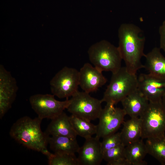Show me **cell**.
Instances as JSON below:
<instances>
[{"label": "cell", "instance_id": "3", "mask_svg": "<svg viewBox=\"0 0 165 165\" xmlns=\"http://www.w3.org/2000/svg\"><path fill=\"white\" fill-rule=\"evenodd\" d=\"M138 77L136 74L129 72L125 67L112 73L110 82L107 87L102 102L114 105L137 89Z\"/></svg>", "mask_w": 165, "mask_h": 165}, {"label": "cell", "instance_id": "24", "mask_svg": "<svg viewBox=\"0 0 165 165\" xmlns=\"http://www.w3.org/2000/svg\"><path fill=\"white\" fill-rule=\"evenodd\" d=\"M103 138L102 141L101 142V148L103 153L122 143L120 132H116Z\"/></svg>", "mask_w": 165, "mask_h": 165}, {"label": "cell", "instance_id": "9", "mask_svg": "<svg viewBox=\"0 0 165 165\" xmlns=\"http://www.w3.org/2000/svg\"><path fill=\"white\" fill-rule=\"evenodd\" d=\"M114 105L106 103L101 111L95 136L99 139L116 132L124 122L126 115L125 112L123 108L115 107Z\"/></svg>", "mask_w": 165, "mask_h": 165}, {"label": "cell", "instance_id": "18", "mask_svg": "<svg viewBox=\"0 0 165 165\" xmlns=\"http://www.w3.org/2000/svg\"><path fill=\"white\" fill-rule=\"evenodd\" d=\"M120 133L122 143L125 146L141 138L142 126L140 117H131L123 123Z\"/></svg>", "mask_w": 165, "mask_h": 165}, {"label": "cell", "instance_id": "21", "mask_svg": "<svg viewBox=\"0 0 165 165\" xmlns=\"http://www.w3.org/2000/svg\"><path fill=\"white\" fill-rule=\"evenodd\" d=\"M145 143L148 153L157 160L161 164H165V135L147 138Z\"/></svg>", "mask_w": 165, "mask_h": 165}, {"label": "cell", "instance_id": "1", "mask_svg": "<svg viewBox=\"0 0 165 165\" xmlns=\"http://www.w3.org/2000/svg\"><path fill=\"white\" fill-rule=\"evenodd\" d=\"M141 32L139 27L131 23L123 24L118 29V47L127 70L133 74H136L139 70L145 68L141 59L145 55L144 52L145 38L140 36Z\"/></svg>", "mask_w": 165, "mask_h": 165}, {"label": "cell", "instance_id": "12", "mask_svg": "<svg viewBox=\"0 0 165 165\" xmlns=\"http://www.w3.org/2000/svg\"><path fill=\"white\" fill-rule=\"evenodd\" d=\"M102 72L90 64L85 63L79 71V86L81 88L90 93L104 85L107 79Z\"/></svg>", "mask_w": 165, "mask_h": 165}, {"label": "cell", "instance_id": "7", "mask_svg": "<svg viewBox=\"0 0 165 165\" xmlns=\"http://www.w3.org/2000/svg\"><path fill=\"white\" fill-rule=\"evenodd\" d=\"M79 71L64 67L57 72L50 82L53 94L60 98L68 99L78 91Z\"/></svg>", "mask_w": 165, "mask_h": 165}, {"label": "cell", "instance_id": "17", "mask_svg": "<svg viewBox=\"0 0 165 165\" xmlns=\"http://www.w3.org/2000/svg\"><path fill=\"white\" fill-rule=\"evenodd\" d=\"M48 144L54 153L75 154L80 148L76 138L65 136H49Z\"/></svg>", "mask_w": 165, "mask_h": 165}, {"label": "cell", "instance_id": "4", "mask_svg": "<svg viewBox=\"0 0 165 165\" xmlns=\"http://www.w3.org/2000/svg\"><path fill=\"white\" fill-rule=\"evenodd\" d=\"M89 60L94 66L102 72H117L121 67L122 60L118 47L102 40L91 45L88 51Z\"/></svg>", "mask_w": 165, "mask_h": 165}, {"label": "cell", "instance_id": "10", "mask_svg": "<svg viewBox=\"0 0 165 165\" xmlns=\"http://www.w3.org/2000/svg\"><path fill=\"white\" fill-rule=\"evenodd\" d=\"M18 89L16 80L11 73L0 65V118L11 108Z\"/></svg>", "mask_w": 165, "mask_h": 165}, {"label": "cell", "instance_id": "25", "mask_svg": "<svg viewBox=\"0 0 165 165\" xmlns=\"http://www.w3.org/2000/svg\"><path fill=\"white\" fill-rule=\"evenodd\" d=\"M160 36V47L165 52V20L160 27L159 29Z\"/></svg>", "mask_w": 165, "mask_h": 165}, {"label": "cell", "instance_id": "13", "mask_svg": "<svg viewBox=\"0 0 165 165\" xmlns=\"http://www.w3.org/2000/svg\"><path fill=\"white\" fill-rule=\"evenodd\" d=\"M100 139L92 137L85 139L78 152L79 165H99L103 159Z\"/></svg>", "mask_w": 165, "mask_h": 165}, {"label": "cell", "instance_id": "22", "mask_svg": "<svg viewBox=\"0 0 165 165\" xmlns=\"http://www.w3.org/2000/svg\"><path fill=\"white\" fill-rule=\"evenodd\" d=\"M125 146L122 143L103 153V160L108 165H129L125 156Z\"/></svg>", "mask_w": 165, "mask_h": 165}, {"label": "cell", "instance_id": "11", "mask_svg": "<svg viewBox=\"0 0 165 165\" xmlns=\"http://www.w3.org/2000/svg\"><path fill=\"white\" fill-rule=\"evenodd\" d=\"M137 89L149 102L161 101L165 94V79L141 73L138 77Z\"/></svg>", "mask_w": 165, "mask_h": 165}, {"label": "cell", "instance_id": "5", "mask_svg": "<svg viewBox=\"0 0 165 165\" xmlns=\"http://www.w3.org/2000/svg\"><path fill=\"white\" fill-rule=\"evenodd\" d=\"M139 117L142 126L141 139L160 137L165 135V108L162 100L149 102Z\"/></svg>", "mask_w": 165, "mask_h": 165}, {"label": "cell", "instance_id": "26", "mask_svg": "<svg viewBox=\"0 0 165 165\" xmlns=\"http://www.w3.org/2000/svg\"><path fill=\"white\" fill-rule=\"evenodd\" d=\"M162 102L165 108V94L163 96L162 99Z\"/></svg>", "mask_w": 165, "mask_h": 165}, {"label": "cell", "instance_id": "14", "mask_svg": "<svg viewBox=\"0 0 165 165\" xmlns=\"http://www.w3.org/2000/svg\"><path fill=\"white\" fill-rule=\"evenodd\" d=\"M121 102L126 115L131 117H139L144 112L149 102L138 90L130 94Z\"/></svg>", "mask_w": 165, "mask_h": 165}, {"label": "cell", "instance_id": "16", "mask_svg": "<svg viewBox=\"0 0 165 165\" xmlns=\"http://www.w3.org/2000/svg\"><path fill=\"white\" fill-rule=\"evenodd\" d=\"M144 57L145 66L149 73L159 78L165 79V57L160 48L155 47Z\"/></svg>", "mask_w": 165, "mask_h": 165}, {"label": "cell", "instance_id": "8", "mask_svg": "<svg viewBox=\"0 0 165 165\" xmlns=\"http://www.w3.org/2000/svg\"><path fill=\"white\" fill-rule=\"evenodd\" d=\"M54 95L50 94H37L29 98V102L32 109L38 117L43 119L51 120L57 116L67 109L70 99L60 101L56 99Z\"/></svg>", "mask_w": 165, "mask_h": 165}, {"label": "cell", "instance_id": "15", "mask_svg": "<svg viewBox=\"0 0 165 165\" xmlns=\"http://www.w3.org/2000/svg\"><path fill=\"white\" fill-rule=\"evenodd\" d=\"M49 136H61L76 138L77 134L64 112L51 120L45 132Z\"/></svg>", "mask_w": 165, "mask_h": 165}, {"label": "cell", "instance_id": "6", "mask_svg": "<svg viewBox=\"0 0 165 165\" xmlns=\"http://www.w3.org/2000/svg\"><path fill=\"white\" fill-rule=\"evenodd\" d=\"M67 109L72 115L91 121L98 119L102 109L101 100L85 91H77L70 99Z\"/></svg>", "mask_w": 165, "mask_h": 165}, {"label": "cell", "instance_id": "20", "mask_svg": "<svg viewBox=\"0 0 165 165\" xmlns=\"http://www.w3.org/2000/svg\"><path fill=\"white\" fill-rule=\"evenodd\" d=\"M69 119L77 135L86 139L96 134L97 126L90 121L72 115L69 116Z\"/></svg>", "mask_w": 165, "mask_h": 165}, {"label": "cell", "instance_id": "23", "mask_svg": "<svg viewBox=\"0 0 165 165\" xmlns=\"http://www.w3.org/2000/svg\"><path fill=\"white\" fill-rule=\"evenodd\" d=\"M48 158L49 165H79L75 154L51 153Z\"/></svg>", "mask_w": 165, "mask_h": 165}, {"label": "cell", "instance_id": "2", "mask_svg": "<svg viewBox=\"0 0 165 165\" xmlns=\"http://www.w3.org/2000/svg\"><path fill=\"white\" fill-rule=\"evenodd\" d=\"M42 119L28 116L17 120L11 127L9 134L17 142L27 148L41 152L47 157L51 153L47 149L50 136L41 129Z\"/></svg>", "mask_w": 165, "mask_h": 165}, {"label": "cell", "instance_id": "19", "mask_svg": "<svg viewBox=\"0 0 165 165\" xmlns=\"http://www.w3.org/2000/svg\"><path fill=\"white\" fill-rule=\"evenodd\" d=\"M125 156L129 165H145L144 160L148 154L147 149L143 139H140L125 146Z\"/></svg>", "mask_w": 165, "mask_h": 165}]
</instances>
